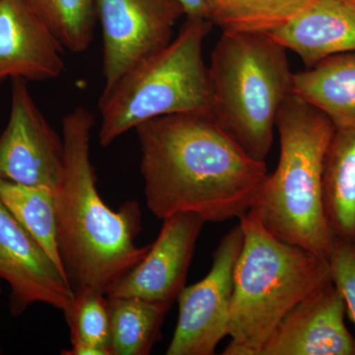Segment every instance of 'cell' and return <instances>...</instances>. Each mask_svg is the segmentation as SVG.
I'll list each match as a JSON object with an SVG mask.
<instances>
[{
  "mask_svg": "<svg viewBox=\"0 0 355 355\" xmlns=\"http://www.w3.org/2000/svg\"><path fill=\"white\" fill-rule=\"evenodd\" d=\"M311 67L324 58L355 51V3L311 0L291 21L268 33Z\"/></svg>",
  "mask_w": 355,
  "mask_h": 355,
  "instance_id": "14",
  "label": "cell"
},
{
  "mask_svg": "<svg viewBox=\"0 0 355 355\" xmlns=\"http://www.w3.org/2000/svg\"><path fill=\"white\" fill-rule=\"evenodd\" d=\"M98 291L74 292L65 311L72 347H90L111 355L108 297Z\"/></svg>",
  "mask_w": 355,
  "mask_h": 355,
  "instance_id": "21",
  "label": "cell"
},
{
  "mask_svg": "<svg viewBox=\"0 0 355 355\" xmlns=\"http://www.w3.org/2000/svg\"><path fill=\"white\" fill-rule=\"evenodd\" d=\"M243 241L238 224L217 246L209 275L180 293L176 330L166 354L212 355L228 336L234 270Z\"/></svg>",
  "mask_w": 355,
  "mask_h": 355,
  "instance_id": "7",
  "label": "cell"
},
{
  "mask_svg": "<svg viewBox=\"0 0 355 355\" xmlns=\"http://www.w3.org/2000/svg\"><path fill=\"white\" fill-rule=\"evenodd\" d=\"M0 279L10 286L11 312L15 316L38 302L64 313L73 300L67 277L1 202Z\"/></svg>",
  "mask_w": 355,
  "mask_h": 355,
  "instance_id": "11",
  "label": "cell"
},
{
  "mask_svg": "<svg viewBox=\"0 0 355 355\" xmlns=\"http://www.w3.org/2000/svg\"><path fill=\"white\" fill-rule=\"evenodd\" d=\"M345 300L334 282L306 296L280 322L261 355H355Z\"/></svg>",
  "mask_w": 355,
  "mask_h": 355,
  "instance_id": "12",
  "label": "cell"
},
{
  "mask_svg": "<svg viewBox=\"0 0 355 355\" xmlns=\"http://www.w3.org/2000/svg\"><path fill=\"white\" fill-rule=\"evenodd\" d=\"M135 130L146 205L162 220L179 212L205 222L239 218L268 174L209 114L160 116Z\"/></svg>",
  "mask_w": 355,
  "mask_h": 355,
  "instance_id": "1",
  "label": "cell"
},
{
  "mask_svg": "<svg viewBox=\"0 0 355 355\" xmlns=\"http://www.w3.org/2000/svg\"><path fill=\"white\" fill-rule=\"evenodd\" d=\"M280 154L249 212L272 234L329 261L335 237L323 205L324 160L336 128L323 113L291 94L277 114Z\"/></svg>",
  "mask_w": 355,
  "mask_h": 355,
  "instance_id": "3",
  "label": "cell"
},
{
  "mask_svg": "<svg viewBox=\"0 0 355 355\" xmlns=\"http://www.w3.org/2000/svg\"><path fill=\"white\" fill-rule=\"evenodd\" d=\"M324 216L335 239L355 244V128L336 130L324 160Z\"/></svg>",
  "mask_w": 355,
  "mask_h": 355,
  "instance_id": "16",
  "label": "cell"
},
{
  "mask_svg": "<svg viewBox=\"0 0 355 355\" xmlns=\"http://www.w3.org/2000/svg\"><path fill=\"white\" fill-rule=\"evenodd\" d=\"M350 1L354 2V3H355V0H350Z\"/></svg>",
  "mask_w": 355,
  "mask_h": 355,
  "instance_id": "24",
  "label": "cell"
},
{
  "mask_svg": "<svg viewBox=\"0 0 355 355\" xmlns=\"http://www.w3.org/2000/svg\"><path fill=\"white\" fill-rule=\"evenodd\" d=\"M108 301L111 355L150 354L171 306L137 297H108Z\"/></svg>",
  "mask_w": 355,
  "mask_h": 355,
  "instance_id": "17",
  "label": "cell"
},
{
  "mask_svg": "<svg viewBox=\"0 0 355 355\" xmlns=\"http://www.w3.org/2000/svg\"><path fill=\"white\" fill-rule=\"evenodd\" d=\"M311 0H205L207 17L223 32L268 33L286 24Z\"/></svg>",
  "mask_w": 355,
  "mask_h": 355,
  "instance_id": "19",
  "label": "cell"
},
{
  "mask_svg": "<svg viewBox=\"0 0 355 355\" xmlns=\"http://www.w3.org/2000/svg\"><path fill=\"white\" fill-rule=\"evenodd\" d=\"M205 220L191 212L163 219L148 253L107 293L108 297H137L172 306L186 287L187 275Z\"/></svg>",
  "mask_w": 355,
  "mask_h": 355,
  "instance_id": "10",
  "label": "cell"
},
{
  "mask_svg": "<svg viewBox=\"0 0 355 355\" xmlns=\"http://www.w3.org/2000/svg\"><path fill=\"white\" fill-rule=\"evenodd\" d=\"M64 46L24 0H0V89L7 79L46 81L65 69Z\"/></svg>",
  "mask_w": 355,
  "mask_h": 355,
  "instance_id": "13",
  "label": "cell"
},
{
  "mask_svg": "<svg viewBox=\"0 0 355 355\" xmlns=\"http://www.w3.org/2000/svg\"><path fill=\"white\" fill-rule=\"evenodd\" d=\"M49 26L64 49L87 51L94 37L95 0H24Z\"/></svg>",
  "mask_w": 355,
  "mask_h": 355,
  "instance_id": "20",
  "label": "cell"
},
{
  "mask_svg": "<svg viewBox=\"0 0 355 355\" xmlns=\"http://www.w3.org/2000/svg\"><path fill=\"white\" fill-rule=\"evenodd\" d=\"M0 202L65 275L58 251L55 191L46 187L14 183L0 178Z\"/></svg>",
  "mask_w": 355,
  "mask_h": 355,
  "instance_id": "18",
  "label": "cell"
},
{
  "mask_svg": "<svg viewBox=\"0 0 355 355\" xmlns=\"http://www.w3.org/2000/svg\"><path fill=\"white\" fill-rule=\"evenodd\" d=\"M292 74L286 49L265 33L223 32L212 51L210 114L254 160L270 154Z\"/></svg>",
  "mask_w": 355,
  "mask_h": 355,
  "instance_id": "5",
  "label": "cell"
},
{
  "mask_svg": "<svg viewBox=\"0 0 355 355\" xmlns=\"http://www.w3.org/2000/svg\"><path fill=\"white\" fill-rule=\"evenodd\" d=\"M103 36V93L171 42L184 10L178 0H95Z\"/></svg>",
  "mask_w": 355,
  "mask_h": 355,
  "instance_id": "8",
  "label": "cell"
},
{
  "mask_svg": "<svg viewBox=\"0 0 355 355\" xmlns=\"http://www.w3.org/2000/svg\"><path fill=\"white\" fill-rule=\"evenodd\" d=\"M292 94L319 110L336 130L355 128V51L292 74Z\"/></svg>",
  "mask_w": 355,
  "mask_h": 355,
  "instance_id": "15",
  "label": "cell"
},
{
  "mask_svg": "<svg viewBox=\"0 0 355 355\" xmlns=\"http://www.w3.org/2000/svg\"><path fill=\"white\" fill-rule=\"evenodd\" d=\"M244 241L234 270L223 355H261L280 322L313 291L333 282L326 259L272 234L251 214L239 217Z\"/></svg>",
  "mask_w": 355,
  "mask_h": 355,
  "instance_id": "4",
  "label": "cell"
},
{
  "mask_svg": "<svg viewBox=\"0 0 355 355\" xmlns=\"http://www.w3.org/2000/svg\"><path fill=\"white\" fill-rule=\"evenodd\" d=\"M329 263L334 284L342 294L355 324V244L335 239Z\"/></svg>",
  "mask_w": 355,
  "mask_h": 355,
  "instance_id": "22",
  "label": "cell"
},
{
  "mask_svg": "<svg viewBox=\"0 0 355 355\" xmlns=\"http://www.w3.org/2000/svg\"><path fill=\"white\" fill-rule=\"evenodd\" d=\"M212 24L187 17L176 38L128 70L99 100V142L108 146L123 133L160 116L209 114V67L202 44Z\"/></svg>",
  "mask_w": 355,
  "mask_h": 355,
  "instance_id": "6",
  "label": "cell"
},
{
  "mask_svg": "<svg viewBox=\"0 0 355 355\" xmlns=\"http://www.w3.org/2000/svg\"><path fill=\"white\" fill-rule=\"evenodd\" d=\"M178 1L183 6L184 15L187 17L207 19L205 0H178Z\"/></svg>",
  "mask_w": 355,
  "mask_h": 355,
  "instance_id": "23",
  "label": "cell"
},
{
  "mask_svg": "<svg viewBox=\"0 0 355 355\" xmlns=\"http://www.w3.org/2000/svg\"><path fill=\"white\" fill-rule=\"evenodd\" d=\"M95 120L83 106L62 121L64 167L55 191L58 251L74 292L108 293L139 265L150 245L139 247L141 212L137 202L110 209L97 190L90 159Z\"/></svg>",
  "mask_w": 355,
  "mask_h": 355,
  "instance_id": "2",
  "label": "cell"
},
{
  "mask_svg": "<svg viewBox=\"0 0 355 355\" xmlns=\"http://www.w3.org/2000/svg\"><path fill=\"white\" fill-rule=\"evenodd\" d=\"M64 167V141L42 114L24 79H12L10 116L0 135V178L55 191Z\"/></svg>",
  "mask_w": 355,
  "mask_h": 355,
  "instance_id": "9",
  "label": "cell"
}]
</instances>
